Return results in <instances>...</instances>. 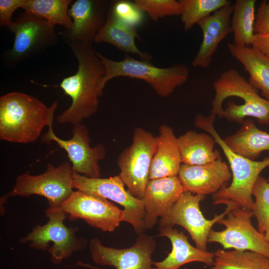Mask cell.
<instances>
[{
    "instance_id": "1",
    "label": "cell",
    "mask_w": 269,
    "mask_h": 269,
    "mask_svg": "<svg viewBox=\"0 0 269 269\" xmlns=\"http://www.w3.org/2000/svg\"><path fill=\"white\" fill-rule=\"evenodd\" d=\"M78 62L77 72L65 77L57 85L72 99L69 107L56 117L60 124H81L95 114L101 95L99 85L105 69L92 44L76 41L68 42Z\"/></svg>"
},
{
    "instance_id": "2",
    "label": "cell",
    "mask_w": 269,
    "mask_h": 269,
    "mask_svg": "<svg viewBox=\"0 0 269 269\" xmlns=\"http://www.w3.org/2000/svg\"><path fill=\"white\" fill-rule=\"evenodd\" d=\"M58 102L48 107L31 95L12 92L0 97V139L10 142H34L53 123Z\"/></svg>"
},
{
    "instance_id": "3",
    "label": "cell",
    "mask_w": 269,
    "mask_h": 269,
    "mask_svg": "<svg viewBox=\"0 0 269 269\" xmlns=\"http://www.w3.org/2000/svg\"><path fill=\"white\" fill-rule=\"evenodd\" d=\"M216 116L198 114L195 118L196 127L206 131L215 139L221 148L230 165L232 182L213 194V204L226 205L231 210L241 208L252 211L254 205L252 192L255 183L261 172L269 166V157L262 160H252L237 154L231 149L214 127Z\"/></svg>"
},
{
    "instance_id": "4",
    "label": "cell",
    "mask_w": 269,
    "mask_h": 269,
    "mask_svg": "<svg viewBox=\"0 0 269 269\" xmlns=\"http://www.w3.org/2000/svg\"><path fill=\"white\" fill-rule=\"evenodd\" d=\"M215 96L211 114L242 124L252 117L269 125V101L234 68L223 72L213 82Z\"/></svg>"
},
{
    "instance_id": "5",
    "label": "cell",
    "mask_w": 269,
    "mask_h": 269,
    "mask_svg": "<svg viewBox=\"0 0 269 269\" xmlns=\"http://www.w3.org/2000/svg\"><path fill=\"white\" fill-rule=\"evenodd\" d=\"M96 55L102 62L105 74L101 78L99 91L102 96L107 82L113 78L126 77L147 83L159 96L167 97L178 87L184 84L189 76V69L181 63L160 68L150 61L137 60L126 54L121 61H115L105 57L99 52Z\"/></svg>"
},
{
    "instance_id": "6",
    "label": "cell",
    "mask_w": 269,
    "mask_h": 269,
    "mask_svg": "<svg viewBox=\"0 0 269 269\" xmlns=\"http://www.w3.org/2000/svg\"><path fill=\"white\" fill-rule=\"evenodd\" d=\"M48 222L37 224L25 237L21 238V244L29 243L30 248L47 251L52 263L60 264L77 251L87 246L86 239L77 237V227H67L64 221L68 216L60 207H48L45 211Z\"/></svg>"
},
{
    "instance_id": "7",
    "label": "cell",
    "mask_w": 269,
    "mask_h": 269,
    "mask_svg": "<svg viewBox=\"0 0 269 269\" xmlns=\"http://www.w3.org/2000/svg\"><path fill=\"white\" fill-rule=\"evenodd\" d=\"M7 29L13 34L14 39L12 48L3 53L2 59L9 68L37 56L59 41L55 27L49 26L44 19L25 12L19 14Z\"/></svg>"
},
{
    "instance_id": "8",
    "label": "cell",
    "mask_w": 269,
    "mask_h": 269,
    "mask_svg": "<svg viewBox=\"0 0 269 269\" xmlns=\"http://www.w3.org/2000/svg\"><path fill=\"white\" fill-rule=\"evenodd\" d=\"M73 172L70 161L63 162L58 166L49 163L42 174L33 175L26 172L19 175L12 189L6 196L39 195L47 200L48 207H60L74 191Z\"/></svg>"
},
{
    "instance_id": "9",
    "label": "cell",
    "mask_w": 269,
    "mask_h": 269,
    "mask_svg": "<svg viewBox=\"0 0 269 269\" xmlns=\"http://www.w3.org/2000/svg\"><path fill=\"white\" fill-rule=\"evenodd\" d=\"M156 143V136L141 128H137L134 132L132 144L125 148L118 158L119 176L128 191L140 199L149 181Z\"/></svg>"
},
{
    "instance_id": "10",
    "label": "cell",
    "mask_w": 269,
    "mask_h": 269,
    "mask_svg": "<svg viewBox=\"0 0 269 269\" xmlns=\"http://www.w3.org/2000/svg\"><path fill=\"white\" fill-rule=\"evenodd\" d=\"M72 177L74 189L118 203L124 208V221L130 224L137 235L146 231L143 202L125 189L119 175L105 178H89L73 172Z\"/></svg>"
},
{
    "instance_id": "11",
    "label": "cell",
    "mask_w": 269,
    "mask_h": 269,
    "mask_svg": "<svg viewBox=\"0 0 269 269\" xmlns=\"http://www.w3.org/2000/svg\"><path fill=\"white\" fill-rule=\"evenodd\" d=\"M226 215V218L217 222L225 229L221 231L212 229L208 243H218L224 249L252 251L269 258V242L253 225L252 211L237 208L228 211Z\"/></svg>"
},
{
    "instance_id": "12",
    "label": "cell",
    "mask_w": 269,
    "mask_h": 269,
    "mask_svg": "<svg viewBox=\"0 0 269 269\" xmlns=\"http://www.w3.org/2000/svg\"><path fill=\"white\" fill-rule=\"evenodd\" d=\"M53 124L41 136L42 142L50 143L54 141L67 152L73 172L89 178H100L101 175L99 161L106 154L105 146L98 144L90 145L91 138L87 127L83 124L73 125L72 136L69 139L58 137L53 130Z\"/></svg>"
},
{
    "instance_id": "13",
    "label": "cell",
    "mask_w": 269,
    "mask_h": 269,
    "mask_svg": "<svg viewBox=\"0 0 269 269\" xmlns=\"http://www.w3.org/2000/svg\"><path fill=\"white\" fill-rule=\"evenodd\" d=\"M205 196L184 192L167 214L159 221V227H183L194 241L196 247L207 251L208 238L213 225L224 217L228 211L226 209L212 219L204 217L200 208V202Z\"/></svg>"
},
{
    "instance_id": "14",
    "label": "cell",
    "mask_w": 269,
    "mask_h": 269,
    "mask_svg": "<svg viewBox=\"0 0 269 269\" xmlns=\"http://www.w3.org/2000/svg\"><path fill=\"white\" fill-rule=\"evenodd\" d=\"M69 219H82L104 232H113L124 221V211L108 199L75 190L61 206Z\"/></svg>"
},
{
    "instance_id": "15",
    "label": "cell",
    "mask_w": 269,
    "mask_h": 269,
    "mask_svg": "<svg viewBox=\"0 0 269 269\" xmlns=\"http://www.w3.org/2000/svg\"><path fill=\"white\" fill-rule=\"evenodd\" d=\"M156 248L153 237L144 233L138 235L131 247L118 249L104 246L99 239H92L89 249L92 260L97 265L116 269H152V255Z\"/></svg>"
},
{
    "instance_id": "16",
    "label": "cell",
    "mask_w": 269,
    "mask_h": 269,
    "mask_svg": "<svg viewBox=\"0 0 269 269\" xmlns=\"http://www.w3.org/2000/svg\"><path fill=\"white\" fill-rule=\"evenodd\" d=\"M110 2L106 0H76L68 10L73 28L60 32L64 42L76 41L92 44L104 25Z\"/></svg>"
},
{
    "instance_id": "17",
    "label": "cell",
    "mask_w": 269,
    "mask_h": 269,
    "mask_svg": "<svg viewBox=\"0 0 269 269\" xmlns=\"http://www.w3.org/2000/svg\"><path fill=\"white\" fill-rule=\"evenodd\" d=\"M178 177L184 191L206 196L214 194L227 186L232 174L227 163L221 158L203 165L182 164Z\"/></svg>"
},
{
    "instance_id": "18",
    "label": "cell",
    "mask_w": 269,
    "mask_h": 269,
    "mask_svg": "<svg viewBox=\"0 0 269 269\" xmlns=\"http://www.w3.org/2000/svg\"><path fill=\"white\" fill-rule=\"evenodd\" d=\"M185 192L178 176L149 180L141 199L146 230L153 228Z\"/></svg>"
},
{
    "instance_id": "19",
    "label": "cell",
    "mask_w": 269,
    "mask_h": 269,
    "mask_svg": "<svg viewBox=\"0 0 269 269\" xmlns=\"http://www.w3.org/2000/svg\"><path fill=\"white\" fill-rule=\"evenodd\" d=\"M232 4L225 6L198 23L202 32V40L191 65L194 67L208 68L220 42L230 33Z\"/></svg>"
},
{
    "instance_id": "20",
    "label": "cell",
    "mask_w": 269,
    "mask_h": 269,
    "mask_svg": "<svg viewBox=\"0 0 269 269\" xmlns=\"http://www.w3.org/2000/svg\"><path fill=\"white\" fill-rule=\"evenodd\" d=\"M158 230L159 236L165 237L170 241L172 250L163 260L154 262L152 269H180L185 264L195 262L213 266L214 253L193 247L182 232L173 227L158 228Z\"/></svg>"
},
{
    "instance_id": "21",
    "label": "cell",
    "mask_w": 269,
    "mask_h": 269,
    "mask_svg": "<svg viewBox=\"0 0 269 269\" xmlns=\"http://www.w3.org/2000/svg\"><path fill=\"white\" fill-rule=\"evenodd\" d=\"M156 139L149 180L178 176L182 162L178 139L173 129L166 125L160 126Z\"/></svg>"
},
{
    "instance_id": "22",
    "label": "cell",
    "mask_w": 269,
    "mask_h": 269,
    "mask_svg": "<svg viewBox=\"0 0 269 269\" xmlns=\"http://www.w3.org/2000/svg\"><path fill=\"white\" fill-rule=\"evenodd\" d=\"M231 55L244 66L249 75V82L269 101V57L251 47L228 43Z\"/></svg>"
},
{
    "instance_id": "23",
    "label": "cell",
    "mask_w": 269,
    "mask_h": 269,
    "mask_svg": "<svg viewBox=\"0 0 269 269\" xmlns=\"http://www.w3.org/2000/svg\"><path fill=\"white\" fill-rule=\"evenodd\" d=\"M139 36L136 28L121 22L109 11L105 23L97 33L94 42L110 44L121 51L138 56L141 60L150 61L152 56L140 51L135 40Z\"/></svg>"
},
{
    "instance_id": "24",
    "label": "cell",
    "mask_w": 269,
    "mask_h": 269,
    "mask_svg": "<svg viewBox=\"0 0 269 269\" xmlns=\"http://www.w3.org/2000/svg\"><path fill=\"white\" fill-rule=\"evenodd\" d=\"M223 140L234 152L252 160H256L262 152L269 151V133L259 129L248 118L236 132Z\"/></svg>"
},
{
    "instance_id": "25",
    "label": "cell",
    "mask_w": 269,
    "mask_h": 269,
    "mask_svg": "<svg viewBox=\"0 0 269 269\" xmlns=\"http://www.w3.org/2000/svg\"><path fill=\"white\" fill-rule=\"evenodd\" d=\"M178 144L182 164L203 165L221 158L216 142L208 133H198L189 130L178 137Z\"/></svg>"
},
{
    "instance_id": "26",
    "label": "cell",
    "mask_w": 269,
    "mask_h": 269,
    "mask_svg": "<svg viewBox=\"0 0 269 269\" xmlns=\"http://www.w3.org/2000/svg\"><path fill=\"white\" fill-rule=\"evenodd\" d=\"M72 0H26L22 8L24 12L44 19L48 25L55 27L63 26L65 29L73 28V21L68 13Z\"/></svg>"
},
{
    "instance_id": "27",
    "label": "cell",
    "mask_w": 269,
    "mask_h": 269,
    "mask_svg": "<svg viewBox=\"0 0 269 269\" xmlns=\"http://www.w3.org/2000/svg\"><path fill=\"white\" fill-rule=\"evenodd\" d=\"M256 0H237L233 5L231 27L233 43L240 47L252 45L255 36Z\"/></svg>"
},
{
    "instance_id": "28",
    "label": "cell",
    "mask_w": 269,
    "mask_h": 269,
    "mask_svg": "<svg viewBox=\"0 0 269 269\" xmlns=\"http://www.w3.org/2000/svg\"><path fill=\"white\" fill-rule=\"evenodd\" d=\"M214 254L219 269H269V258L257 252L218 249Z\"/></svg>"
},
{
    "instance_id": "29",
    "label": "cell",
    "mask_w": 269,
    "mask_h": 269,
    "mask_svg": "<svg viewBox=\"0 0 269 269\" xmlns=\"http://www.w3.org/2000/svg\"><path fill=\"white\" fill-rule=\"evenodd\" d=\"M180 18L187 31L220 8L232 4L228 0H179Z\"/></svg>"
},
{
    "instance_id": "30",
    "label": "cell",
    "mask_w": 269,
    "mask_h": 269,
    "mask_svg": "<svg viewBox=\"0 0 269 269\" xmlns=\"http://www.w3.org/2000/svg\"><path fill=\"white\" fill-rule=\"evenodd\" d=\"M252 195L255 197L252 210L257 221L258 230L264 234L269 218V182L259 176L253 187Z\"/></svg>"
},
{
    "instance_id": "31",
    "label": "cell",
    "mask_w": 269,
    "mask_h": 269,
    "mask_svg": "<svg viewBox=\"0 0 269 269\" xmlns=\"http://www.w3.org/2000/svg\"><path fill=\"white\" fill-rule=\"evenodd\" d=\"M108 11L121 22L135 28L140 26L145 19V13L137 6L134 1H111Z\"/></svg>"
},
{
    "instance_id": "32",
    "label": "cell",
    "mask_w": 269,
    "mask_h": 269,
    "mask_svg": "<svg viewBox=\"0 0 269 269\" xmlns=\"http://www.w3.org/2000/svg\"><path fill=\"white\" fill-rule=\"evenodd\" d=\"M137 6L147 14L154 21L166 16L180 15L178 0H134Z\"/></svg>"
},
{
    "instance_id": "33",
    "label": "cell",
    "mask_w": 269,
    "mask_h": 269,
    "mask_svg": "<svg viewBox=\"0 0 269 269\" xmlns=\"http://www.w3.org/2000/svg\"><path fill=\"white\" fill-rule=\"evenodd\" d=\"M26 0H0V26L7 29L14 22L12 16L18 8H22Z\"/></svg>"
},
{
    "instance_id": "34",
    "label": "cell",
    "mask_w": 269,
    "mask_h": 269,
    "mask_svg": "<svg viewBox=\"0 0 269 269\" xmlns=\"http://www.w3.org/2000/svg\"><path fill=\"white\" fill-rule=\"evenodd\" d=\"M254 31L255 34L269 32V0H264L260 4L256 16Z\"/></svg>"
},
{
    "instance_id": "35",
    "label": "cell",
    "mask_w": 269,
    "mask_h": 269,
    "mask_svg": "<svg viewBox=\"0 0 269 269\" xmlns=\"http://www.w3.org/2000/svg\"><path fill=\"white\" fill-rule=\"evenodd\" d=\"M251 46L269 57V32L255 34Z\"/></svg>"
},
{
    "instance_id": "36",
    "label": "cell",
    "mask_w": 269,
    "mask_h": 269,
    "mask_svg": "<svg viewBox=\"0 0 269 269\" xmlns=\"http://www.w3.org/2000/svg\"><path fill=\"white\" fill-rule=\"evenodd\" d=\"M264 235L266 239L269 242V218L265 226Z\"/></svg>"
},
{
    "instance_id": "37",
    "label": "cell",
    "mask_w": 269,
    "mask_h": 269,
    "mask_svg": "<svg viewBox=\"0 0 269 269\" xmlns=\"http://www.w3.org/2000/svg\"><path fill=\"white\" fill-rule=\"evenodd\" d=\"M211 269H219L215 266H213V267L211 268Z\"/></svg>"
},
{
    "instance_id": "38",
    "label": "cell",
    "mask_w": 269,
    "mask_h": 269,
    "mask_svg": "<svg viewBox=\"0 0 269 269\" xmlns=\"http://www.w3.org/2000/svg\"><path fill=\"white\" fill-rule=\"evenodd\" d=\"M267 179L268 181L269 182V177Z\"/></svg>"
}]
</instances>
